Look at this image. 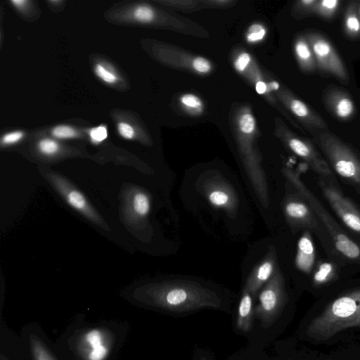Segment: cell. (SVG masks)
I'll return each instance as SVG.
<instances>
[{"label": "cell", "instance_id": "37", "mask_svg": "<svg viewBox=\"0 0 360 360\" xmlns=\"http://www.w3.org/2000/svg\"><path fill=\"white\" fill-rule=\"evenodd\" d=\"M12 3L17 7H21L25 3H26V1L23 0H15L12 1Z\"/></svg>", "mask_w": 360, "mask_h": 360}, {"label": "cell", "instance_id": "32", "mask_svg": "<svg viewBox=\"0 0 360 360\" xmlns=\"http://www.w3.org/2000/svg\"><path fill=\"white\" fill-rule=\"evenodd\" d=\"M193 68L200 72H207L210 70L211 66L209 61L203 58H196L193 62Z\"/></svg>", "mask_w": 360, "mask_h": 360}, {"label": "cell", "instance_id": "24", "mask_svg": "<svg viewBox=\"0 0 360 360\" xmlns=\"http://www.w3.org/2000/svg\"><path fill=\"white\" fill-rule=\"evenodd\" d=\"M191 360H217L208 349L195 345L193 349Z\"/></svg>", "mask_w": 360, "mask_h": 360}, {"label": "cell", "instance_id": "26", "mask_svg": "<svg viewBox=\"0 0 360 360\" xmlns=\"http://www.w3.org/2000/svg\"><path fill=\"white\" fill-rule=\"evenodd\" d=\"M39 150L45 155H53L58 150V144L50 139H42L39 142Z\"/></svg>", "mask_w": 360, "mask_h": 360}, {"label": "cell", "instance_id": "2", "mask_svg": "<svg viewBox=\"0 0 360 360\" xmlns=\"http://www.w3.org/2000/svg\"><path fill=\"white\" fill-rule=\"evenodd\" d=\"M288 302L283 276L278 267L259 292L254 307V323L248 344L264 347L278 333Z\"/></svg>", "mask_w": 360, "mask_h": 360}, {"label": "cell", "instance_id": "15", "mask_svg": "<svg viewBox=\"0 0 360 360\" xmlns=\"http://www.w3.org/2000/svg\"><path fill=\"white\" fill-rule=\"evenodd\" d=\"M344 31L351 38L360 36V18L358 13V4L351 2L346 8L344 15Z\"/></svg>", "mask_w": 360, "mask_h": 360}, {"label": "cell", "instance_id": "17", "mask_svg": "<svg viewBox=\"0 0 360 360\" xmlns=\"http://www.w3.org/2000/svg\"><path fill=\"white\" fill-rule=\"evenodd\" d=\"M207 196L209 202L216 207L231 209L233 202L232 195L221 186L212 188Z\"/></svg>", "mask_w": 360, "mask_h": 360}, {"label": "cell", "instance_id": "38", "mask_svg": "<svg viewBox=\"0 0 360 360\" xmlns=\"http://www.w3.org/2000/svg\"><path fill=\"white\" fill-rule=\"evenodd\" d=\"M271 85H272V87L275 89V90H277L278 88H279V85L277 82H274L273 83H271Z\"/></svg>", "mask_w": 360, "mask_h": 360}, {"label": "cell", "instance_id": "25", "mask_svg": "<svg viewBox=\"0 0 360 360\" xmlns=\"http://www.w3.org/2000/svg\"><path fill=\"white\" fill-rule=\"evenodd\" d=\"M94 70L96 75L103 82L108 84H113L117 81L116 75L106 69L101 64H96Z\"/></svg>", "mask_w": 360, "mask_h": 360}, {"label": "cell", "instance_id": "39", "mask_svg": "<svg viewBox=\"0 0 360 360\" xmlns=\"http://www.w3.org/2000/svg\"><path fill=\"white\" fill-rule=\"evenodd\" d=\"M358 13L360 18V4L358 5Z\"/></svg>", "mask_w": 360, "mask_h": 360}, {"label": "cell", "instance_id": "13", "mask_svg": "<svg viewBox=\"0 0 360 360\" xmlns=\"http://www.w3.org/2000/svg\"><path fill=\"white\" fill-rule=\"evenodd\" d=\"M315 262V248L310 235L304 233L297 243L295 264L302 272L309 274L311 271Z\"/></svg>", "mask_w": 360, "mask_h": 360}, {"label": "cell", "instance_id": "30", "mask_svg": "<svg viewBox=\"0 0 360 360\" xmlns=\"http://www.w3.org/2000/svg\"><path fill=\"white\" fill-rule=\"evenodd\" d=\"M265 34L264 28L259 25H253L250 27L247 39L248 41L254 42L261 40Z\"/></svg>", "mask_w": 360, "mask_h": 360}, {"label": "cell", "instance_id": "20", "mask_svg": "<svg viewBox=\"0 0 360 360\" xmlns=\"http://www.w3.org/2000/svg\"><path fill=\"white\" fill-rule=\"evenodd\" d=\"M30 347L34 360H56L43 342L36 335L30 338Z\"/></svg>", "mask_w": 360, "mask_h": 360}, {"label": "cell", "instance_id": "16", "mask_svg": "<svg viewBox=\"0 0 360 360\" xmlns=\"http://www.w3.org/2000/svg\"><path fill=\"white\" fill-rule=\"evenodd\" d=\"M285 212L288 218L302 223H309L311 214L309 207L300 200H289L285 205Z\"/></svg>", "mask_w": 360, "mask_h": 360}, {"label": "cell", "instance_id": "19", "mask_svg": "<svg viewBox=\"0 0 360 360\" xmlns=\"http://www.w3.org/2000/svg\"><path fill=\"white\" fill-rule=\"evenodd\" d=\"M340 3V0H317L314 13L325 19H332L338 12Z\"/></svg>", "mask_w": 360, "mask_h": 360}, {"label": "cell", "instance_id": "12", "mask_svg": "<svg viewBox=\"0 0 360 360\" xmlns=\"http://www.w3.org/2000/svg\"><path fill=\"white\" fill-rule=\"evenodd\" d=\"M288 144L290 148L303 158L314 171L323 176L332 174L328 163L309 143L292 136L288 139Z\"/></svg>", "mask_w": 360, "mask_h": 360}, {"label": "cell", "instance_id": "35", "mask_svg": "<svg viewBox=\"0 0 360 360\" xmlns=\"http://www.w3.org/2000/svg\"><path fill=\"white\" fill-rule=\"evenodd\" d=\"M250 60V56L247 53H241L235 62V68L238 71H243L245 70Z\"/></svg>", "mask_w": 360, "mask_h": 360}, {"label": "cell", "instance_id": "34", "mask_svg": "<svg viewBox=\"0 0 360 360\" xmlns=\"http://www.w3.org/2000/svg\"><path fill=\"white\" fill-rule=\"evenodd\" d=\"M181 101L182 103L191 108H196L201 106V101L198 97L192 94L184 95L181 97Z\"/></svg>", "mask_w": 360, "mask_h": 360}, {"label": "cell", "instance_id": "3", "mask_svg": "<svg viewBox=\"0 0 360 360\" xmlns=\"http://www.w3.org/2000/svg\"><path fill=\"white\" fill-rule=\"evenodd\" d=\"M360 326V288L334 300L326 309L308 325L307 336L325 340L351 327Z\"/></svg>", "mask_w": 360, "mask_h": 360}, {"label": "cell", "instance_id": "10", "mask_svg": "<svg viewBox=\"0 0 360 360\" xmlns=\"http://www.w3.org/2000/svg\"><path fill=\"white\" fill-rule=\"evenodd\" d=\"M255 300L252 295L243 288L234 316L235 333L246 339L248 338L253 328Z\"/></svg>", "mask_w": 360, "mask_h": 360}, {"label": "cell", "instance_id": "18", "mask_svg": "<svg viewBox=\"0 0 360 360\" xmlns=\"http://www.w3.org/2000/svg\"><path fill=\"white\" fill-rule=\"evenodd\" d=\"M65 195L70 205L79 210L86 216L93 219H96V215L88 205L84 195L75 189H71L65 192Z\"/></svg>", "mask_w": 360, "mask_h": 360}, {"label": "cell", "instance_id": "14", "mask_svg": "<svg viewBox=\"0 0 360 360\" xmlns=\"http://www.w3.org/2000/svg\"><path fill=\"white\" fill-rule=\"evenodd\" d=\"M295 52L301 68L306 72H314L316 63L312 49L304 37H300L295 44Z\"/></svg>", "mask_w": 360, "mask_h": 360}, {"label": "cell", "instance_id": "8", "mask_svg": "<svg viewBox=\"0 0 360 360\" xmlns=\"http://www.w3.org/2000/svg\"><path fill=\"white\" fill-rule=\"evenodd\" d=\"M324 196L343 223L360 235V212L352 202L333 186L322 185Z\"/></svg>", "mask_w": 360, "mask_h": 360}, {"label": "cell", "instance_id": "29", "mask_svg": "<svg viewBox=\"0 0 360 360\" xmlns=\"http://www.w3.org/2000/svg\"><path fill=\"white\" fill-rule=\"evenodd\" d=\"M255 120L250 114H244L240 119V130L245 134H250L255 129Z\"/></svg>", "mask_w": 360, "mask_h": 360}, {"label": "cell", "instance_id": "4", "mask_svg": "<svg viewBox=\"0 0 360 360\" xmlns=\"http://www.w3.org/2000/svg\"><path fill=\"white\" fill-rule=\"evenodd\" d=\"M316 138L334 170L350 184L360 188V158L354 151L329 131L318 133Z\"/></svg>", "mask_w": 360, "mask_h": 360}, {"label": "cell", "instance_id": "33", "mask_svg": "<svg viewBox=\"0 0 360 360\" xmlns=\"http://www.w3.org/2000/svg\"><path fill=\"white\" fill-rule=\"evenodd\" d=\"M23 136V133L17 131L6 134L1 138V143L7 145L12 144L19 141Z\"/></svg>", "mask_w": 360, "mask_h": 360}, {"label": "cell", "instance_id": "27", "mask_svg": "<svg viewBox=\"0 0 360 360\" xmlns=\"http://www.w3.org/2000/svg\"><path fill=\"white\" fill-rule=\"evenodd\" d=\"M52 134L58 139H70L76 136L77 133L74 129L69 126L60 125L52 130Z\"/></svg>", "mask_w": 360, "mask_h": 360}, {"label": "cell", "instance_id": "31", "mask_svg": "<svg viewBox=\"0 0 360 360\" xmlns=\"http://www.w3.org/2000/svg\"><path fill=\"white\" fill-rule=\"evenodd\" d=\"M117 129L119 134L125 139H131L134 136L133 127L126 122H120L117 124Z\"/></svg>", "mask_w": 360, "mask_h": 360}, {"label": "cell", "instance_id": "9", "mask_svg": "<svg viewBox=\"0 0 360 360\" xmlns=\"http://www.w3.org/2000/svg\"><path fill=\"white\" fill-rule=\"evenodd\" d=\"M326 108L337 119L349 120L356 112L355 104L351 96L343 90L332 88L323 95Z\"/></svg>", "mask_w": 360, "mask_h": 360}, {"label": "cell", "instance_id": "23", "mask_svg": "<svg viewBox=\"0 0 360 360\" xmlns=\"http://www.w3.org/2000/svg\"><path fill=\"white\" fill-rule=\"evenodd\" d=\"M153 11L147 6H139L134 11V17L141 22H150L153 18Z\"/></svg>", "mask_w": 360, "mask_h": 360}, {"label": "cell", "instance_id": "5", "mask_svg": "<svg viewBox=\"0 0 360 360\" xmlns=\"http://www.w3.org/2000/svg\"><path fill=\"white\" fill-rule=\"evenodd\" d=\"M287 175L326 225L338 252L349 259H360V248L359 245L351 240L335 221L329 217L330 216L325 212L323 207L320 205L314 195L303 185L296 174H293L288 171Z\"/></svg>", "mask_w": 360, "mask_h": 360}, {"label": "cell", "instance_id": "28", "mask_svg": "<svg viewBox=\"0 0 360 360\" xmlns=\"http://www.w3.org/2000/svg\"><path fill=\"white\" fill-rule=\"evenodd\" d=\"M89 134L91 141L95 143L104 141L108 136L107 128L104 125L91 129Z\"/></svg>", "mask_w": 360, "mask_h": 360}, {"label": "cell", "instance_id": "36", "mask_svg": "<svg viewBox=\"0 0 360 360\" xmlns=\"http://www.w3.org/2000/svg\"><path fill=\"white\" fill-rule=\"evenodd\" d=\"M256 91L258 94H264L266 91V86L263 82H258L255 86Z\"/></svg>", "mask_w": 360, "mask_h": 360}, {"label": "cell", "instance_id": "7", "mask_svg": "<svg viewBox=\"0 0 360 360\" xmlns=\"http://www.w3.org/2000/svg\"><path fill=\"white\" fill-rule=\"evenodd\" d=\"M112 342V336L107 330L91 328L80 337L79 352L84 360H105L110 354Z\"/></svg>", "mask_w": 360, "mask_h": 360}, {"label": "cell", "instance_id": "6", "mask_svg": "<svg viewBox=\"0 0 360 360\" xmlns=\"http://www.w3.org/2000/svg\"><path fill=\"white\" fill-rule=\"evenodd\" d=\"M306 39L314 55L316 68L342 82H347L346 67L330 41L316 32L307 34Z\"/></svg>", "mask_w": 360, "mask_h": 360}, {"label": "cell", "instance_id": "21", "mask_svg": "<svg viewBox=\"0 0 360 360\" xmlns=\"http://www.w3.org/2000/svg\"><path fill=\"white\" fill-rule=\"evenodd\" d=\"M334 266L330 262L321 263L313 275V281L316 285H322L329 281L334 275Z\"/></svg>", "mask_w": 360, "mask_h": 360}, {"label": "cell", "instance_id": "1", "mask_svg": "<svg viewBox=\"0 0 360 360\" xmlns=\"http://www.w3.org/2000/svg\"><path fill=\"white\" fill-rule=\"evenodd\" d=\"M146 303L174 316H186L202 309L233 313V297L220 287L190 279H174L157 284Z\"/></svg>", "mask_w": 360, "mask_h": 360}, {"label": "cell", "instance_id": "11", "mask_svg": "<svg viewBox=\"0 0 360 360\" xmlns=\"http://www.w3.org/2000/svg\"><path fill=\"white\" fill-rule=\"evenodd\" d=\"M276 267L275 252L270 250L250 273L243 288L256 299L260 290L273 276Z\"/></svg>", "mask_w": 360, "mask_h": 360}, {"label": "cell", "instance_id": "22", "mask_svg": "<svg viewBox=\"0 0 360 360\" xmlns=\"http://www.w3.org/2000/svg\"><path fill=\"white\" fill-rule=\"evenodd\" d=\"M134 208L139 215H146L150 210V202L148 196L143 193H137L134 198Z\"/></svg>", "mask_w": 360, "mask_h": 360}]
</instances>
